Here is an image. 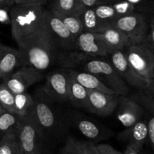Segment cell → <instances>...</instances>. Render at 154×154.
<instances>
[{
    "label": "cell",
    "mask_w": 154,
    "mask_h": 154,
    "mask_svg": "<svg viewBox=\"0 0 154 154\" xmlns=\"http://www.w3.org/2000/svg\"><path fill=\"white\" fill-rule=\"evenodd\" d=\"M78 17L81 20L84 32L102 33L111 26L98 17L93 8H84Z\"/></svg>",
    "instance_id": "22"
},
{
    "label": "cell",
    "mask_w": 154,
    "mask_h": 154,
    "mask_svg": "<svg viewBox=\"0 0 154 154\" xmlns=\"http://www.w3.org/2000/svg\"><path fill=\"white\" fill-rule=\"evenodd\" d=\"M42 73L29 66H21L2 82L14 95L25 93L29 87L41 81Z\"/></svg>",
    "instance_id": "10"
},
{
    "label": "cell",
    "mask_w": 154,
    "mask_h": 154,
    "mask_svg": "<svg viewBox=\"0 0 154 154\" xmlns=\"http://www.w3.org/2000/svg\"><path fill=\"white\" fill-rule=\"evenodd\" d=\"M75 124L81 134L88 139L94 141H99L107 138L108 133L112 134L111 131L107 132L106 129H102L97 124L91 120L84 118H75Z\"/></svg>",
    "instance_id": "23"
},
{
    "label": "cell",
    "mask_w": 154,
    "mask_h": 154,
    "mask_svg": "<svg viewBox=\"0 0 154 154\" xmlns=\"http://www.w3.org/2000/svg\"><path fill=\"white\" fill-rule=\"evenodd\" d=\"M128 63L139 76L150 81L154 77V52L144 43L123 50Z\"/></svg>",
    "instance_id": "6"
},
{
    "label": "cell",
    "mask_w": 154,
    "mask_h": 154,
    "mask_svg": "<svg viewBox=\"0 0 154 154\" xmlns=\"http://www.w3.org/2000/svg\"><path fill=\"white\" fill-rule=\"evenodd\" d=\"M0 104L5 111L14 112V94L2 82L0 84Z\"/></svg>",
    "instance_id": "30"
},
{
    "label": "cell",
    "mask_w": 154,
    "mask_h": 154,
    "mask_svg": "<svg viewBox=\"0 0 154 154\" xmlns=\"http://www.w3.org/2000/svg\"><path fill=\"white\" fill-rule=\"evenodd\" d=\"M96 148L98 154H123L108 144H96Z\"/></svg>",
    "instance_id": "33"
},
{
    "label": "cell",
    "mask_w": 154,
    "mask_h": 154,
    "mask_svg": "<svg viewBox=\"0 0 154 154\" xmlns=\"http://www.w3.org/2000/svg\"><path fill=\"white\" fill-rule=\"evenodd\" d=\"M131 97L138 102L144 109L148 127V138L154 150V99L142 91H138Z\"/></svg>",
    "instance_id": "20"
},
{
    "label": "cell",
    "mask_w": 154,
    "mask_h": 154,
    "mask_svg": "<svg viewBox=\"0 0 154 154\" xmlns=\"http://www.w3.org/2000/svg\"><path fill=\"white\" fill-rule=\"evenodd\" d=\"M120 138L128 141V145L140 153L143 146L148 138V127L147 120L141 119L138 122L126 128L120 135Z\"/></svg>",
    "instance_id": "16"
},
{
    "label": "cell",
    "mask_w": 154,
    "mask_h": 154,
    "mask_svg": "<svg viewBox=\"0 0 154 154\" xmlns=\"http://www.w3.org/2000/svg\"><path fill=\"white\" fill-rule=\"evenodd\" d=\"M142 92L144 93H145L147 96H148L149 97L154 99V77L149 81V84L147 85V88Z\"/></svg>",
    "instance_id": "36"
},
{
    "label": "cell",
    "mask_w": 154,
    "mask_h": 154,
    "mask_svg": "<svg viewBox=\"0 0 154 154\" xmlns=\"http://www.w3.org/2000/svg\"><path fill=\"white\" fill-rule=\"evenodd\" d=\"M107 46L111 51H121L129 46L139 44L115 27L110 26L101 33Z\"/></svg>",
    "instance_id": "17"
},
{
    "label": "cell",
    "mask_w": 154,
    "mask_h": 154,
    "mask_svg": "<svg viewBox=\"0 0 154 154\" xmlns=\"http://www.w3.org/2000/svg\"><path fill=\"white\" fill-rule=\"evenodd\" d=\"M142 154H144V153H142Z\"/></svg>",
    "instance_id": "44"
},
{
    "label": "cell",
    "mask_w": 154,
    "mask_h": 154,
    "mask_svg": "<svg viewBox=\"0 0 154 154\" xmlns=\"http://www.w3.org/2000/svg\"><path fill=\"white\" fill-rule=\"evenodd\" d=\"M71 76L69 69H59L49 73L42 90L53 102H69Z\"/></svg>",
    "instance_id": "8"
},
{
    "label": "cell",
    "mask_w": 154,
    "mask_h": 154,
    "mask_svg": "<svg viewBox=\"0 0 154 154\" xmlns=\"http://www.w3.org/2000/svg\"><path fill=\"white\" fill-rule=\"evenodd\" d=\"M20 117L14 112L7 111L3 112L0 116V139L7 134L16 132Z\"/></svg>",
    "instance_id": "26"
},
{
    "label": "cell",
    "mask_w": 154,
    "mask_h": 154,
    "mask_svg": "<svg viewBox=\"0 0 154 154\" xmlns=\"http://www.w3.org/2000/svg\"><path fill=\"white\" fill-rule=\"evenodd\" d=\"M4 1L5 0H0V5H4Z\"/></svg>",
    "instance_id": "41"
},
{
    "label": "cell",
    "mask_w": 154,
    "mask_h": 154,
    "mask_svg": "<svg viewBox=\"0 0 154 154\" xmlns=\"http://www.w3.org/2000/svg\"><path fill=\"white\" fill-rule=\"evenodd\" d=\"M1 83H2V80H1V78H0V84H1Z\"/></svg>",
    "instance_id": "42"
},
{
    "label": "cell",
    "mask_w": 154,
    "mask_h": 154,
    "mask_svg": "<svg viewBox=\"0 0 154 154\" xmlns=\"http://www.w3.org/2000/svg\"><path fill=\"white\" fill-rule=\"evenodd\" d=\"M52 12L61 20L62 22L64 23L66 28L69 29V31L72 33V35L75 38L84 32L81 21L78 15Z\"/></svg>",
    "instance_id": "27"
},
{
    "label": "cell",
    "mask_w": 154,
    "mask_h": 154,
    "mask_svg": "<svg viewBox=\"0 0 154 154\" xmlns=\"http://www.w3.org/2000/svg\"><path fill=\"white\" fill-rule=\"evenodd\" d=\"M71 76L78 84L87 90L101 92V93L114 94V92L106 87L97 77L85 71L70 70Z\"/></svg>",
    "instance_id": "18"
},
{
    "label": "cell",
    "mask_w": 154,
    "mask_h": 154,
    "mask_svg": "<svg viewBox=\"0 0 154 154\" xmlns=\"http://www.w3.org/2000/svg\"><path fill=\"white\" fill-rule=\"evenodd\" d=\"M107 57H109L108 60L109 63L129 87L136 89L138 91H144L147 88L149 81L141 78L134 71L128 63L123 50L113 51Z\"/></svg>",
    "instance_id": "9"
},
{
    "label": "cell",
    "mask_w": 154,
    "mask_h": 154,
    "mask_svg": "<svg viewBox=\"0 0 154 154\" xmlns=\"http://www.w3.org/2000/svg\"><path fill=\"white\" fill-rule=\"evenodd\" d=\"M22 66L19 50L0 44V78L7 79L15 71Z\"/></svg>",
    "instance_id": "15"
},
{
    "label": "cell",
    "mask_w": 154,
    "mask_h": 154,
    "mask_svg": "<svg viewBox=\"0 0 154 154\" xmlns=\"http://www.w3.org/2000/svg\"><path fill=\"white\" fill-rule=\"evenodd\" d=\"M153 2H154V0H153Z\"/></svg>",
    "instance_id": "45"
},
{
    "label": "cell",
    "mask_w": 154,
    "mask_h": 154,
    "mask_svg": "<svg viewBox=\"0 0 154 154\" xmlns=\"http://www.w3.org/2000/svg\"><path fill=\"white\" fill-rule=\"evenodd\" d=\"M51 1H55V0H51Z\"/></svg>",
    "instance_id": "43"
},
{
    "label": "cell",
    "mask_w": 154,
    "mask_h": 154,
    "mask_svg": "<svg viewBox=\"0 0 154 154\" xmlns=\"http://www.w3.org/2000/svg\"><path fill=\"white\" fill-rule=\"evenodd\" d=\"M34 98V107L32 115L40 128L44 138L47 135H53L59 130L60 120L51 102L41 89Z\"/></svg>",
    "instance_id": "5"
},
{
    "label": "cell",
    "mask_w": 154,
    "mask_h": 154,
    "mask_svg": "<svg viewBox=\"0 0 154 154\" xmlns=\"http://www.w3.org/2000/svg\"><path fill=\"white\" fill-rule=\"evenodd\" d=\"M75 144L81 154H98L96 144L92 141L75 140Z\"/></svg>",
    "instance_id": "32"
},
{
    "label": "cell",
    "mask_w": 154,
    "mask_h": 154,
    "mask_svg": "<svg viewBox=\"0 0 154 154\" xmlns=\"http://www.w3.org/2000/svg\"><path fill=\"white\" fill-rule=\"evenodd\" d=\"M16 132L20 154H43L45 138L32 114L20 117Z\"/></svg>",
    "instance_id": "4"
},
{
    "label": "cell",
    "mask_w": 154,
    "mask_h": 154,
    "mask_svg": "<svg viewBox=\"0 0 154 154\" xmlns=\"http://www.w3.org/2000/svg\"><path fill=\"white\" fill-rule=\"evenodd\" d=\"M84 8H94L99 5V0H81Z\"/></svg>",
    "instance_id": "37"
},
{
    "label": "cell",
    "mask_w": 154,
    "mask_h": 154,
    "mask_svg": "<svg viewBox=\"0 0 154 154\" xmlns=\"http://www.w3.org/2000/svg\"><path fill=\"white\" fill-rule=\"evenodd\" d=\"M89 99L95 114L108 117L114 112L119 103L120 96L88 90Z\"/></svg>",
    "instance_id": "14"
},
{
    "label": "cell",
    "mask_w": 154,
    "mask_h": 154,
    "mask_svg": "<svg viewBox=\"0 0 154 154\" xmlns=\"http://www.w3.org/2000/svg\"><path fill=\"white\" fill-rule=\"evenodd\" d=\"M117 109V120L126 128L133 126L144 116L142 107L131 96H120Z\"/></svg>",
    "instance_id": "13"
},
{
    "label": "cell",
    "mask_w": 154,
    "mask_h": 154,
    "mask_svg": "<svg viewBox=\"0 0 154 154\" xmlns=\"http://www.w3.org/2000/svg\"><path fill=\"white\" fill-rule=\"evenodd\" d=\"M111 26L138 43H144L149 32V18L144 12H132L117 18Z\"/></svg>",
    "instance_id": "7"
},
{
    "label": "cell",
    "mask_w": 154,
    "mask_h": 154,
    "mask_svg": "<svg viewBox=\"0 0 154 154\" xmlns=\"http://www.w3.org/2000/svg\"><path fill=\"white\" fill-rule=\"evenodd\" d=\"M93 8L97 17L101 20L111 26L117 18L120 17L113 5L99 4Z\"/></svg>",
    "instance_id": "29"
},
{
    "label": "cell",
    "mask_w": 154,
    "mask_h": 154,
    "mask_svg": "<svg viewBox=\"0 0 154 154\" xmlns=\"http://www.w3.org/2000/svg\"><path fill=\"white\" fill-rule=\"evenodd\" d=\"M14 5V0H5L4 5L8 6V7H11Z\"/></svg>",
    "instance_id": "39"
},
{
    "label": "cell",
    "mask_w": 154,
    "mask_h": 154,
    "mask_svg": "<svg viewBox=\"0 0 154 154\" xmlns=\"http://www.w3.org/2000/svg\"><path fill=\"white\" fill-rule=\"evenodd\" d=\"M123 154H140V153H138L137 151H135V150H134L133 148H132L130 146L127 145V147H126V150H125Z\"/></svg>",
    "instance_id": "38"
},
{
    "label": "cell",
    "mask_w": 154,
    "mask_h": 154,
    "mask_svg": "<svg viewBox=\"0 0 154 154\" xmlns=\"http://www.w3.org/2000/svg\"><path fill=\"white\" fill-rule=\"evenodd\" d=\"M91 57L76 51H60L57 57V64L60 69L76 70V68L84 66V65L90 60Z\"/></svg>",
    "instance_id": "21"
},
{
    "label": "cell",
    "mask_w": 154,
    "mask_h": 154,
    "mask_svg": "<svg viewBox=\"0 0 154 154\" xmlns=\"http://www.w3.org/2000/svg\"><path fill=\"white\" fill-rule=\"evenodd\" d=\"M45 24L60 51L75 50V38L69 31L61 20L51 11H48Z\"/></svg>",
    "instance_id": "12"
},
{
    "label": "cell",
    "mask_w": 154,
    "mask_h": 154,
    "mask_svg": "<svg viewBox=\"0 0 154 154\" xmlns=\"http://www.w3.org/2000/svg\"><path fill=\"white\" fill-rule=\"evenodd\" d=\"M0 154H20L17 132L7 134L0 139Z\"/></svg>",
    "instance_id": "28"
},
{
    "label": "cell",
    "mask_w": 154,
    "mask_h": 154,
    "mask_svg": "<svg viewBox=\"0 0 154 154\" xmlns=\"http://www.w3.org/2000/svg\"><path fill=\"white\" fill-rule=\"evenodd\" d=\"M59 154H81L77 149L75 144V139L69 138L66 141V145L64 146Z\"/></svg>",
    "instance_id": "34"
},
{
    "label": "cell",
    "mask_w": 154,
    "mask_h": 154,
    "mask_svg": "<svg viewBox=\"0 0 154 154\" xmlns=\"http://www.w3.org/2000/svg\"><path fill=\"white\" fill-rule=\"evenodd\" d=\"M5 111V110L4 108H3V107L2 106V105H1V104H0V116H1L2 114H3V112H4Z\"/></svg>",
    "instance_id": "40"
},
{
    "label": "cell",
    "mask_w": 154,
    "mask_h": 154,
    "mask_svg": "<svg viewBox=\"0 0 154 154\" xmlns=\"http://www.w3.org/2000/svg\"><path fill=\"white\" fill-rule=\"evenodd\" d=\"M144 13L149 18V32L144 44L154 52V2L153 1L147 5Z\"/></svg>",
    "instance_id": "31"
},
{
    "label": "cell",
    "mask_w": 154,
    "mask_h": 154,
    "mask_svg": "<svg viewBox=\"0 0 154 154\" xmlns=\"http://www.w3.org/2000/svg\"><path fill=\"white\" fill-rule=\"evenodd\" d=\"M34 98L27 92L14 95V113L20 117H26L32 112Z\"/></svg>",
    "instance_id": "24"
},
{
    "label": "cell",
    "mask_w": 154,
    "mask_h": 154,
    "mask_svg": "<svg viewBox=\"0 0 154 154\" xmlns=\"http://www.w3.org/2000/svg\"><path fill=\"white\" fill-rule=\"evenodd\" d=\"M75 50L91 58L105 57L112 53L107 46L101 33L84 32L75 38Z\"/></svg>",
    "instance_id": "11"
},
{
    "label": "cell",
    "mask_w": 154,
    "mask_h": 154,
    "mask_svg": "<svg viewBox=\"0 0 154 154\" xmlns=\"http://www.w3.org/2000/svg\"><path fill=\"white\" fill-rule=\"evenodd\" d=\"M69 102L77 108H80L91 114H94L88 96V90L78 84L75 80L71 78L69 87Z\"/></svg>",
    "instance_id": "19"
},
{
    "label": "cell",
    "mask_w": 154,
    "mask_h": 154,
    "mask_svg": "<svg viewBox=\"0 0 154 154\" xmlns=\"http://www.w3.org/2000/svg\"><path fill=\"white\" fill-rule=\"evenodd\" d=\"M17 45L22 66H29L42 72L57 64L60 50L45 23L35 32L20 41Z\"/></svg>",
    "instance_id": "1"
},
{
    "label": "cell",
    "mask_w": 154,
    "mask_h": 154,
    "mask_svg": "<svg viewBox=\"0 0 154 154\" xmlns=\"http://www.w3.org/2000/svg\"><path fill=\"white\" fill-rule=\"evenodd\" d=\"M48 11L41 5H14L10 10V23L14 39L20 41L32 34L45 23Z\"/></svg>",
    "instance_id": "2"
},
{
    "label": "cell",
    "mask_w": 154,
    "mask_h": 154,
    "mask_svg": "<svg viewBox=\"0 0 154 154\" xmlns=\"http://www.w3.org/2000/svg\"><path fill=\"white\" fill-rule=\"evenodd\" d=\"M46 2L47 0H14L15 5L26 6H43V5Z\"/></svg>",
    "instance_id": "35"
},
{
    "label": "cell",
    "mask_w": 154,
    "mask_h": 154,
    "mask_svg": "<svg viewBox=\"0 0 154 154\" xmlns=\"http://www.w3.org/2000/svg\"><path fill=\"white\" fill-rule=\"evenodd\" d=\"M81 0H55L51 11L57 13L79 15L84 9Z\"/></svg>",
    "instance_id": "25"
},
{
    "label": "cell",
    "mask_w": 154,
    "mask_h": 154,
    "mask_svg": "<svg viewBox=\"0 0 154 154\" xmlns=\"http://www.w3.org/2000/svg\"><path fill=\"white\" fill-rule=\"evenodd\" d=\"M83 71L90 72L97 77L114 94L120 96H128L130 87L122 80L112 65L108 60L91 58L83 66Z\"/></svg>",
    "instance_id": "3"
}]
</instances>
